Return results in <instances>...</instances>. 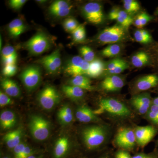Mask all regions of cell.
Here are the masks:
<instances>
[{
  "instance_id": "1",
  "label": "cell",
  "mask_w": 158,
  "mask_h": 158,
  "mask_svg": "<svg viewBox=\"0 0 158 158\" xmlns=\"http://www.w3.org/2000/svg\"><path fill=\"white\" fill-rule=\"evenodd\" d=\"M108 133V128L104 126H91L83 130L82 139L88 149H95L104 143L107 138Z\"/></svg>"
},
{
  "instance_id": "2",
  "label": "cell",
  "mask_w": 158,
  "mask_h": 158,
  "mask_svg": "<svg viewBox=\"0 0 158 158\" xmlns=\"http://www.w3.org/2000/svg\"><path fill=\"white\" fill-rule=\"evenodd\" d=\"M96 115L107 113L118 118H126L131 115V111L122 102L113 98H105L101 100L98 108L94 111Z\"/></svg>"
},
{
  "instance_id": "3",
  "label": "cell",
  "mask_w": 158,
  "mask_h": 158,
  "mask_svg": "<svg viewBox=\"0 0 158 158\" xmlns=\"http://www.w3.org/2000/svg\"><path fill=\"white\" fill-rule=\"evenodd\" d=\"M52 40L44 32L39 31L24 44V47L31 56H38L51 48Z\"/></svg>"
},
{
  "instance_id": "4",
  "label": "cell",
  "mask_w": 158,
  "mask_h": 158,
  "mask_svg": "<svg viewBox=\"0 0 158 158\" xmlns=\"http://www.w3.org/2000/svg\"><path fill=\"white\" fill-rule=\"evenodd\" d=\"M28 126L31 136L36 141H45L49 136L50 123L42 116L32 115L29 119Z\"/></svg>"
},
{
  "instance_id": "5",
  "label": "cell",
  "mask_w": 158,
  "mask_h": 158,
  "mask_svg": "<svg viewBox=\"0 0 158 158\" xmlns=\"http://www.w3.org/2000/svg\"><path fill=\"white\" fill-rule=\"evenodd\" d=\"M19 78L26 90L29 92L34 91L41 83V68L36 65H28L22 71L19 75Z\"/></svg>"
},
{
  "instance_id": "6",
  "label": "cell",
  "mask_w": 158,
  "mask_h": 158,
  "mask_svg": "<svg viewBox=\"0 0 158 158\" xmlns=\"http://www.w3.org/2000/svg\"><path fill=\"white\" fill-rule=\"evenodd\" d=\"M60 94L54 86L48 85L38 93L37 102L40 106L46 110L54 109L60 101Z\"/></svg>"
},
{
  "instance_id": "7",
  "label": "cell",
  "mask_w": 158,
  "mask_h": 158,
  "mask_svg": "<svg viewBox=\"0 0 158 158\" xmlns=\"http://www.w3.org/2000/svg\"><path fill=\"white\" fill-rule=\"evenodd\" d=\"M125 29L119 25H116L104 29L100 33L97 40L103 44H115L124 39Z\"/></svg>"
},
{
  "instance_id": "8",
  "label": "cell",
  "mask_w": 158,
  "mask_h": 158,
  "mask_svg": "<svg viewBox=\"0 0 158 158\" xmlns=\"http://www.w3.org/2000/svg\"><path fill=\"white\" fill-rule=\"evenodd\" d=\"M90 63L86 62L81 57L75 56L69 59L64 67V72L73 77L86 75Z\"/></svg>"
},
{
  "instance_id": "9",
  "label": "cell",
  "mask_w": 158,
  "mask_h": 158,
  "mask_svg": "<svg viewBox=\"0 0 158 158\" xmlns=\"http://www.w3.org/2000/svg\"><path fill=\"white\" fill-rule=\"evenodd\" d=\"M82 12L88 21L93 24H100L104 18L102 8L96 2H90L85 4L82 8Z\"/></svg>"
},
{
  "instance_id": "10",
  "label": "cell",
  "mask_w": 158,
  "mask_h": 158,
  "mask_svg": "<svg viewBox=\"0 0 158 158\" xmlns=\"http://www.w3.org/2000/svg\"><path fill=\"white\" fill-rule=\"evenodd\" d=\"M115 141L116 145L122 149H133L137 144L135 131L129 127L121 128L116 134Z\"/></svg>"
},
{
  "instance_id": "11",
  "label": "cell",
  "mask_w": 158,
  "mask_h": 158,
  "mask_svg": "<svg viewBox=\"0 0 158 158\" xmlns=\"http://www.w3.org/2000/svg\"><path fill=\"white\" fill-rule=\"evenodd\" d=\"M38 62L43 65L47 72L53 74L56 73L62 65L61 53L59 49H57L48 56L42 57Z\"/></svg>"
},
{
  "instance_id": "12",
  "label": "cell",
  "mask_w": 158,
  "mask_h": 158,
  "mask_svg": "<svg viewBox=\"0 0 158 158\" xmlns=\"http://www.w3.org/2000/svg\"><path fill=\"white\" fill-rule=\"evenodd\" d=\"M134 131L137 144L142 147L152 141L158 132L157 128L153 125L138 126Z\"/></svg>"
},
{
  "instance_id": "13",
  "label": "cell",
  "mask_w": 158,
  "mask_h": 158,
  "mask_svg": "<svg viewBox=\"0 0 158 158\" xmlns=\"http://www.w3.org/2000/svg\"><path fill=\"white\" fill-rule=\"evenodd\" d=\"M152 99L150 94L144 93L135 95L132 98L131 103L139 114L146 115L152 105Z\"/></svg>"
},
{
  "instance_id": "14",
  "label": "cell",
  "mask_w": 158,
  "mask_h": 158,
  "mask_svg": "<svg viewBox=\"0 0 158 158\" xmlns=\"http://www.w3.org/2000/svg\"><path fill=\"white\" fill-rule=\"evenodd\" d=\"M70 3L64 0L54 1L49 7V14L56 18H62L69 15L71 11Z\"/></svg>"
},
{
  "instance_id": "15",
  "label": "cell",
  "mask_w": 158,
  "mask_h": 158,
  "mask_svg": "<svg viewBox=\"0 0 158 158\" xmlns=\"http://www.w3.org/2000/svg\"><path fill=\"white\" fill-rule=\"evenodd\" d=\"M110 19L115 20L124 29H128L134 23L132 17L125 11L118 9H113L109 13Z\"/></svg>"
},
{
  "instance_id": "16",
  "label": "cell",
  "mask_w": 158,
  "mask_h": 158,
  "mask_svg": "<svg viewBox=\"0 0 158 158\" xmlns=\"http://www.w3.org/2000/svg\"><path fill=\"white\" fill-rule=\"evenodd\" d=\"M124 81L121 77L110 75L105 78L101 83L102 88L107 92H115L121 89L124 86Z\"/></svg>"
},
{
  "instance_id": "17",
  "label": "cell",
  "mask_w": 158,
  "mask_h": 158,
  "mask_svg": "<svg viewBox=\"0 0 158 158\" xmlns=\"http://www.w3.org/2000/svg\"><path fill=\"white\" fill-rule=\"evenodd\" d=\"M76 117L78 121L83 123L98 122L99 118L90 108L85 105L80 106L77 109Z\"/></svg>"
},
{
  "instance_id": "18",
  "label": "cell",
  "mask_w": 158,
  "mask_h": 158,
  "mask_svg": "<svg viewBox=\"0 0 158 158\" xmlns=\"http://www.w3.org/2000/svg\"><path fill=\"white\" fill-rule=\"evenodd\" d=\"M158 86V75L149 74L140 78L135 83L136 90L146 91Z\"/></svg>"
},
{
  "instance_id": "19",
  "label": "cell",
  "mask_w": 158,
  "mask_h": 158,
  "mask_svg": "<svg viewBox=\"0 0 158 158\" xmlns=\"http://www.w3.org/2000/svg\"><path fill=\"white\" fill-rule=\"evenodd\" d=\"M1 87L3 91L9 97L18 98L21 94V91L19 86L13 80L5 78L1 81Z\"/></svg>"
},
{
  "instance_id": "20",
  "label": "cell",
  "mask_w": 158,
  "mask_h": 158,
  "mask_svg": "<svg viewBox=\"0 0 158 158\" xmlns=\"http://www.w3.org/2000/svg\"><path fill=\"white\" fill-rule=\"evenodd\" d=\"M16 117L14 112L9 110L3 111L0 115V125L3 130L10 129L16 124Z\"/></svg>"
},
{
  "instance_id": "21",
  "label": "cell",
  "mask_w": 158,
  "mask_h": 158,
  "mask_svg": "<svg viewBox=\"0 0 158 158\" xmlns=\"http://www.w3.org/2000/svg\"><path fill=\"white\" fill-rule=\"evenodd\" d=\"M70 143L68 138L62 137L59 138L56 141L54 146L53 155L54 158H63L69 150Z\"/></svg>"
},
{
  "instance_id": "22",
  "label": "cell",
  "mask_w": 158,
  "mask_h": 158,
  "mask_svg": "<svg viewBox=\"0 0 158 158\" xmlns=\"http://www.w3.org/2000/svg\"><path fill=\"white\" fill-rule=\"evenodd\" d=\"M22 130L20 127L12 131L7 133L3 138V140L7 147L11 149H14L15 148L21 143Z\"/></svg>"
},
{
  "instance_id": "23",
  "label": "cell",
  "mask_w": 158,
  "mask_h": 158,
  "mask_svg": "<svg viewBox=\"0 0 158 158\" xmlns=\"http://www.w3.org/2000/svg\"><path fill=\"white\" fill-rule=\"evenodd\" d=\"M62 90L67 98L76 101L82 99L85 95V90L73 85H64Z\"/></svg>"
},
{
  "instance_id": "24",
  "label": "cell",
  "mask_w": 158,
  "mask_h": 158,
  "mask_svg": "<svg viewBox=\"0 0 158 158\" xmlns=\"http://www.w3.org/2000/svg\"><path fill=\"white\" fill-rule=\"evenodd\" d=\"M26 30V26L22 19H15L11 21L8 26V31L11 37L16 38Z\"/></svg>"
},
{
  "instance_id": "25",
  "label": "cell",
  "mask_w": 158,
  "mask_h": 158,
  "mask_svg": "<svg viewBox=\"0 0 158 158\" xmlns=\"http://www.w3.org/2000/svg\"><path fill=\"white\" fill-rule=\"evenodd\" d=\"M69 85H73L81 88L84 90L92 91L94 88L91 85V81L88 77L85 75H79L73 77L68 83Z\"/></svg>"
},
{
  "instance_id": "26",
  "label": "cell",
  "mask_w": 158,
  "mask_h": 158,
  "mask_svg": "<svg viewBox=\"0 0 158 158\" xmlns=\"http://www.w3.org/2000/svg\"><path fill=\"white\" fill-rule=\"evenodd\" d=\"M59 122L62 125L70 124L73 119L72 110L69 106L65 105L60 108L57 114Z\"/></svg>"
},
{
  "instance_id": "27",
  "label": "cell",
  "mask_w": 158,
  "mask_h": 158,
  "mask_svg": "<svg viewBox=\"0 0 158 158\" xmlns=\"http://www.w3.org/2000/svg\"><path fill=\"white\" fill-rule=\"evenodd\" d=\"M104 69L105 65L102 61L99 59H95L90 62L86 75L91 77H97L102 73Z\"/></svg>"
},
{
  "instance_id": "28",
  "label": "cell",
  "mask_w": 158,
  "mask_h": 158,
  "mask_svg": "<svg viewBox=\"0 0 158 158\" xmlns=\"http://www.w3.org/2000/svg\"><path fill=\"white\" fill-rule=\"evenodd\" d=\"M149 61V56L144 52H138L132 57L131 62L133 66L141 68L146 65Z\"/></svg>"
},
{
  "instance_id": "29",
  "label": "cell",
  "mask_w": 158,
  "mask_h": 158,
  "mask_svg": "<svg viewBox=\"0 0 158 158\" xmlns=\"http://www.w3.org/2000/svg\"><path fill=\"white\" fill-rule=\"evenodd\" d=\"M134 37L137 42L143 44H148L152 42V37L147 31L138 30L134 33Z\"/></svg>"
},
{
  "instance_id": "30",
  "label": "cell",
  "mask_w": 158,
  "mask_h": 158,
  "mask_svg": "<svg viewBox=\"0 0 158 158\" xmlns=\"http://www.w3.org/2000/svg\"><path fill=\"white\" fill-rule=\"evenodd\" d=\"M71 34L74 41L77 43L83 42L85 41L86 37L85 26L83 24L79 25Z\"/></svg>"
},
{
  "instance_id": "31",
  "label": "cell",
  "mask_w": 158,
  "mask_h": 158,
  "mask_svg": "<svg viewBox=\"0 0 158 158\" xmlns=\"http://www.w3.org/2000/svg\"><path fill=\"white\" fill-rule=\"evenodd\" d=\"M121 51V47L118 44H110L101 52L102 56L106 57L116 56L119 54Z\"/></svg>"
},
{
  "instance_id": "32",
  "label": "cell",
  "mask_w": 158,
  "mask_h": 158,
  "mask_svg": "<svg viewBox=\"0 0 158 158\" xmlns=\"http://www.w3.org/2000/svg\"><path fill=\"white\" fill-rule=\"evenodd\" d=\"M153 19V17L146 12H142L138 15L134 21V24L139 28L143 27L144 26Z\"/></svg>"
},
{
  "instance_id": "33",
  "label": "cell",
  "mask_w": 158,
  "mask_h": 158,
  "mask_svg": "<svg viewBox=\"0 0 158 158\" xmlns=\"http://www.w3.org/2000/svg\"><path fill=\"white\" fill-rule=\"evenodd\" d=\"M123 3L125 10L129 14H134L140 10V4L137 1L124 0Z\"/></svg>"
},
{
  "instance_id": "34",
  "label": "cell",
  "mask_w": 158,
  "mask_h": 158,
  "mask_svg": "<svg viewBox=\"0 0 158 158\" xmlns=\"http://www.w3.org/2000/svg\"><path fill=\"white\" fill-rule=\"evenodd\" d=\"M79 51L80 54L81 55L82 58L86 62L90 63L95 60V54L94 51L89 47L87 46L81 47Z\"/></svg>"
},
{
  "instance_id": "35",
  "label": "cell",
  "mask_w": 158,
  "mask_h": 158,
  "mask_svg": "<svg viewBox=\"0 0 158 158\" xmlns=\"http://www.w3.org/2000/svg\"><path fill=\"white\" fill-rule=\"evenodd\" d=\"M79 23L75 19L68 17L65 19L63 23L62 26L65 31L72 33L79 26Z\"/></svg>"
},
{
  "instance_id": "36",
  "label": "cell",
  "mask_w": 158,
  "mask_h": 158,
  "mask_svg": "<svg viewBox=\"0 0 158 158\" xmlns=\"http://www.w3.org/2000/svg\"><path fill=\"white\" fill-rule=\"evenodd\" d=\"M18 68L16 64L4 65L2 69V74L6 78L14 76L17 73Z\"/></svg>"
},
{
  "instance_id": "37",
  "label": "cell",
  "mask_w": 158,
  "mask_h": 158,
  "mask_svg": "<svg viewBox=\"0 0 158 158\" xmlns=\"http://www.w3.org/2000/svg\"><path fill=\"white\" fill-rule=\"evenodd\" d=\"M1 52L2 59L17 55L16 50L13 47L10 45L6 46L5 47L2 49Z\"/></svg>"
},
{
  "instance_id": "38",
  "label": "cell",
  "mask_w": 158,
  "mask_h": 158,
  "mask_svg": "<svg viewBox=\"0 0 158 158\" xmlns=\"http://www.w3.org/2000/svg\"><path fill=\"white\" fill-rule=\"evenodd\" d=\"M14 102L2 90L0 91V106L1 108L14 104Z\"/></svg>"
},
{
  "instance_id": "39",
  "label": "cell",
  "mask_w": 158,
  "mask_h": 158,
  "mask_svg": "<svg viewBox=\"0 0 158 158\" xmlns=\"http://www.w3.org/2000/svg\"><path fill=\"white\" fill-rule=\"evenodd\" d=\"M129 65H128L127 62L124 60L119 65L116 66V68L107 73L110 75H117V74L121 73L125 70L127 69Z\"/></svg>"
},
{
  "instance_id": "40",
  "label": "cell",
  "mask_w": 158,
  "mask_h": 158,
  "mask_svg": "<svg viewBox=\"0 0 158 158\" xmlns=\"http://www.w3.org/2000/svg\"><path fill=\"white\" fill-rule=\"evenodd\" d=\"M146 118L156 127H158V114L149 110L145 115Z\"/></svg>"
},
{
  "instance_id": "41",
  "label": "cell",
  "mask_w": 158,
  "mask_h": 158,
  "mask_svg": "<svg viewBox=\"0 0 158 158\" xmlns=\"http://www.w3.org/2000/svg\"><path fill=\"white\" fill-rule=\"evenodd\" d=\"M26 0H11L9 2V6L11 9L19 10L27 2Z\"/></svg>"
},
{
  "instance_id": "42",
  "label": "cell",
  "mask_w": 158,
  "mask_h": 158,
  "mask_svg": "<svg viewBox=\"0 0 158 158\" xmlns=\"http://www.w3.org/2000/svg\"><path fill=\"white\" fill-rule=\"evenodd\" d=\"M26 144L24 143H21L13 149L14 151V158H21L25 148Z\"/></svg>"
},
{
  "instance_id": "43",
  "label": "cell",
  "mask_w": 158,
  "mask_h": 158,
  "mask_svg": "<svg viewBox=\"0 0 158 158\" xmlns=\"http://www.w3.org/2000/svg\"><path fill=\"white\" fill-rule=\"evenodd\" d=\"M132 158H158V150L148 154L139 153L133 156Z\"/></svg>"
},
{
  "instance_id": "44",
  "label": "cell",
  "mask_w": 158,
  "mask_h": 158,
  "mask_svg": "<svg viewBox=\"0 0 158 158\" xmlns=\"http://www.w3.org/2000/svg\"><path fill=\"white\" fill-rule=\"evenodd\" d=\"M124 60L121 59H113L112 61H110V62L108 63L107 65L106 70L107 72L113 70L114 68H116V66H118V65L123 62Z\"/></svg>"
},
{
  "instance_id": "45",
  "label": "cell",
  "mask_w": 158,
  "mask_h": 158,
  "mask_svg": "<svg viewBox=\"0 0 158 158\" xmlns=\"http://www.w3.org/2000/svg\"><path fill=\"white\" fill-rule=\"evenodd\" d=\"M17 57V55L8 57L6 59H2V61L4 65H14V64H16Z\"/></svg>"
},
{
  "instance_id": "46",
  "label": "cell",
  "mask_w": 158,
  "mask_h": 158,
  "mask_svg": "<svg viewBox=\"0 0 158 158\" xmlns=\"http://www.w3.org/2000/svg\"><path fill=\"white\" fill-rule=\"evenodd\" d=\"M34 150L31 148L28 145H26L25 148L23 152L21 158H28L30 156L34 155Z\"/></svg>"
},
{
  "instance_id": "47",
  "label": "cell",
  "mask_w": 158,
  "mask_h": 158,
  "mask_svg": "<svg viewBox=\"0 0 158 158\" xmlns=\"http://www.w3.org/2000/svg\"><path fill=\"white\" fill-rule=\"evenodd\" d=\"M115 158H132V157L128 152L122 150L116 153Z\"/></svg>"
},
{
  "instance_id": "48",
  "label": "cell",
  "mask_w": 158,
  "mask_h": 158,
  "mask_svg": "<svg viewBox=\"0 0 158 158\" xmlns=\"http://www.w3.org/2000/svg\"><path fill=\"white\" fill-rule=\"evenodd\" d=\"M152 104L158 106V96L152 99Z\"/></svg>"
},
{
  "instance_id": "49",
  "label": "cell",
  "mask_w": 158,
  "mask_h": 158,
  "mask_svg": "<svg viewBox=\"0 0 158 158\" xmlns=\"http://www.w3.org/2000/svg\"><path fill=\"white\" fill-rule=\"evenodd\" d=\"M42 158V157L40 156H36L35 155H33L30 156V157H29V158Z\"/></svg>"
},
{
  "instance_id": "50",
  "label": "cell",
  "mask_w": 158,
  "mask_h": 158,
  "mask_svg": "<svg viewBox=\"0 0 158 158\" xmlns=\"http://www.w3.org/2000/svg\"><path fill=\"white\" fill-rule=\"evenodd\" d=\"M37 2L40 3V4H42V3H44L47 2V1L45 0H40V1H36Z\"/></svg>"
},
{
  "instance_id": "51",
  "label": "cell",
  "mask_w": 158,
  "mask_h": 158,
  "mask_svg": "<svg viewBox=\"0 0 158 158\" xmlns=\"http://www.w3.org/2000/svg\"><path fill=\"white\" fill-rule=\"evenodd\" d=\"M100 158H110V156H109L107 155L103 156L102 157H101Z\"/></svg>"
},
{
  "instance_id": "52",
  "label": "cell",
  "mask_w": 158,
  "mask_h": 158,
  "mask_svg": "<svg viewBox=\"0 0 158 158\" xmlns=\"http://www.w3.org/2000/svg\"><path fill=\"white\" fill-rule=\"evenodd\" d=\"M3 158H11L10 157H9L8 156H5L4 157H3Z\"/></svg>"
},
{
  "instance_id": "53",
  "label": "cell",
  "mask_w": 158,
  "mask_h": 158,
  "mask_svg": "<svg viewBox=\"0 0 158 158\" xmlns=\"http://www.w3.org/2000/svg\"><path fill=\"white\" fill-rule=\"evenodd\" d=\"M156 14L158 15V9H157V10L156 12Z\"/></svg>"
},
{
  "instance_id": "54",
  "label": "cell",
  "mask_w": 158,
  "mask_h": 158,
  "mask_svg": "<svg viewBox=\"0 0 158 158\" xmlns=\"http://www.w3.org/2000/svg\"><path fill=\"white\" fill-rule=\"evenodd\" d=\"M157 144L158 146V140H157Z\"/></svg>"
},
{
  "instance_id": "55",
  "label": "cell",
  "mask_w": 158,
  "mask_h": 158,
  "mask_svg": "<svg viewBox=\"0 0 158 158\" xmlns=\"http://www.w3.org/2000/svg\"></svg>"
}]
</instances>
